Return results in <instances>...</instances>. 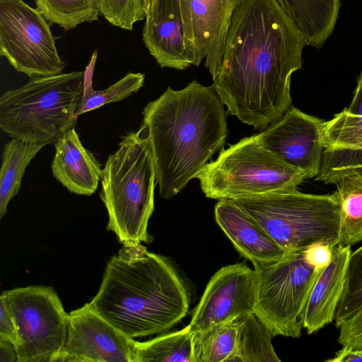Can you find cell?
I'll list each match as a JSON object with an SVG mask.
<instances>
[{
    "mask_svg": "<svg viewBox=\"0 0 362 362\" xmlns=\"http://www.w3.org/2000/svg\"><path fill=\"white\" fill-rule=\"evenodd\" d=\"M193 333L194 362H228L235 351L237 327L234 321Z\"/></svg>",
    "mask_w": 362,
    "mask_h": 362,
    "instance_id": "26",
    "label": "cell"
},
{
    "mask_svg": "<svg viewBox=\"0 0 362 362\" xmlns=\"http://www.w3.org/2000/svg\"><path fill=\"white\" fill-rule=\"evenodd\" d=\"M306 249L286 252L273 262L253 264L256 286L254 313L274 337L298 338L301 335L300 313L313 284L325 267H315L307 258Z\"/></svg>",
    "mask_w": 362,
    "mask_h": 362,
    "instance_id": "8",
    "label": "cell"
},
{
    "mask_svg": "<svg viewBox=\"0 0 362 362\" xmlns=\"http://www.w3.org/2000/svg\"><path fill=\"white\" fill-rule=\"evenodd\" d=\"M196 178L207 198L218 200L295 189L307 177L264 148L256 134L223 149Z\"/></svg>",
    "mask_w": 362,
    "mask_h": 362,
    "instance_id": "7",
    "label": "cell"
},
{
    "mask_svg": "<svg viewBox=\"0 0 362 362\" xmlns=\"http://www.w3.org/2000/svg\"><path fill=\"white\" fill-rule=\"evenodd\" d=\"M145 18L143 40L157 63L178 70L190 66L180 0H153Z\"/></svg>",
    "mask_w": 362,
    "mask_h": 362,
    "instance_id": "15",
    "label": "cell"
},
{
    "mask_svg": "<svg viewBox=\"0 0 362 362\" xmlns=\"http://www.w3.org/2000/svg\"><path fill=\"white\" fill-rule=\"evenodd\" d=\"M325 121L291 107L259 134L258 141L286 164L316 177L324 151Z\"/></svg>",
    "mask_w": 362,
    "mask_h": 362,
    "instance_id": "12",
    "label": "cell"
},
{
    "mask_svg": "<svg viewBox=\"0 0 362 362\" xmlns=\"http://www.w3.org/2000/svg\"><path fill=\"white\" fill-rule=\"evenodd\" d=\"M153 0H144L146 10L147 11Z\"/></svg>",
    "mask_w": 362,
    "mask_h": 362,
    "instance_id": "35",
    "label": "cell"
},
{
    "mask_svg": "<svg viewBox=\"0 0 362 362\" xmlns=\"http://www.w3.org/2000/svg\"><path fill=\"white\" fill-rule=\"evenodd\" d=\"M335 247L326 243H317L305 250L308 259L317 268L323 269L331 259Z\"/></svg>",
    "mask_w": 362,
    "mask_h": 362,
    "instance_id": "31",
    "label": "cell"
},
{
    "mask_svg": "<svg viewBox=\"0 0 362 362\" xmlns=\"http://www.w3.org/2000/svg\"><path fill=\"white\" fill-rule=\"evenodd\" d=\"M237 327L235 351L228 362H279L272 339L273 334L254 313L234 320Z\"/></svg>",
    "mask_w": 362,
    "mask_h": 362,
    "instance_id": "20",
    "label": "cell"
},
{
    "mask_svg": "<svg viewBox=\"0 0 362 362\" xmlns=\"http://www.w3.org/2000/svg\"><path fill=\"white\" fill-rule=\"evenodd\" d=\"M100 13L112 25L132 30L146 18L144 0H100Z\"/></svg>",
    "mask_w": 362,
    "mask_h": 362,
    "instance_id": "29",
    "label": "cell"
},
{
    "mask_svg": "<svg viewBox=\"0 0 362 362\" xmlns=\"http://www.w3.org/2000/svg\"><path fill=\"white\" fill-rule=\"evenodd\" d=\"M245 0H180L189 57L214 80L221 66L228 30L235 8Z\"/></svg>",
    "mask_w": 362,
    "mask_h": 362,
    "instance_id": "14",
    "label": "cell"
},
{
    "mask_svg": "<svg viewBox=\"0 0 362 362\" xmlns=\"http://www.w3.org/2000/svg\"><path fill=\"white\" fill-rule=\"evenodd\" d=\"M305 39L277 0H245L235 10L213 86L227 112L265 129L291 107V78Z\"/></svg>",
    "mask_w": 362,
    "mask_h": 362,
    "instance_id": "1",
    "label": "cell"
},
{
    "mask_svg": "<svg viewBox=\"0 0 362 362\" xmlns=\"http://www.w3.org/2000/svg\"><path fill=\"white\" fill-rule=\"evenodd\" d=\"M0 361L18 362L15 346L6 341L0 339Z\"/></svg>",
    "mask_w": 362,
    "mask_h": 362,
    "instance_id": "34",
    "label": "cell"
},
{
    "mask_svg": "<svg viewBox=\"0 0 362 362\" xmlns=\"http://www.w3.org/2000/svg\"><path fill=\"white\" fill-rule=\"evenodd\" d=\"M0 54L30 78L57 75L65 67L47 21L23 0H0Z\"/></svg>",
    "mask_w": 362,
    "mask_h": 362,
    "instance_id": "10",
    "label": "cell"
},
{
    "mask_svg": "<svg viewBox=\"0 0 362 362\" xmlns=\"http://www.w3.org/2000/svg\"><path fill=\"white\" fill-rule=\"evenodd\" d=\"M134 341L86 303L68 314L66 340L55 362H133Z\"/></svg>",
    "mask_w": 362,
    "mask_h": 362,
    "instance_id": "13",
    "label": "cell"
},
{
    "mask_svg": "<svg viewBox=\"0 0 362 362\" xmlns=\"http://www.w3.org/2000/svg\"><path fill=\"white\" fill-rule=\"evenodd\" d=\"M347 109L354 114L362 115V72L358 78L352 101Z\"/></svg>",
    "mask_w": 362,
    "mask_h": 362,
    "instance_id": "33",
    "label": "cell"
},
{
    "mask_svg": "<svg viewBox=\"0 0 362 362\" xmlns=\"http://www.w3.org/2000/svg\"><path fill=\"white\" fill-rule=\"evenodd\" d=\"M304 36L307 45L320 48L332 33L339 0H277Z\"/></svg>",
    "mask_w": 362,
    "mask_h": 362,
    "instance_id": "19",
    "label": "cell"
},
{
    "mask_svg": "<svg viewBox=\"0 0 362 362\" xmlns=\"http://www.w3.org/2000/svg\"><path fill=\"white\" fill-rule=\"evenodd\" d=\"M90 307L130 338L168 330L189 311L190 294L173 263L141 243L123 245L107 262Z\"/></svg>",
    "mask_w": 362,
    "mask_h": 362,
    "instance_id": "3",
    "label": "cell"
},
{
    "mask_svg": "<svg viewBox=\"0 0 362 362\" xmlns=\"http://www.w3.org/2000/svg\"><path fill=\"white\" fill-rule=\"evenodd\" d=\"M341 204V223L337 246L362 241V173L342 177L335 182Z\"/></svg>",
    "mask_w": 362,
    "mask_h": 362,
    "instance_id": "23",
    "label": "cell"
},
{
    "mask_svg": "<svg viewBox=\"0 0 362 362\" xmlns=\"http://www.w3.org/2000/svg\"><path fill=\"white\" fill-rule=\"evenodd\" d=\"M351 253V246H335L330 261L313 284L300 313V322L308 334L317 332L335 319Z\"/></svg>",
    "mask_w": 362,
    "mask_h": 362,
    "instance_id": "17",
    "label": "cell"
},
{
    "mask_svg": "<svg viewBox=\"0 0 362 362\" xmlns=\"http://www.w3.org/2000/svg\"><path fill=\"white\" fill-rule=\"evenodd\" d=\"M214 215L235 248L253 264L273 262L286 254L266 230L233 199H218Z\"/></svg>",
    "mask_w": 362,
    "mask_h": 362,
    "instance_id": "16",
    "label": "cell"
},
{
    "mask_svg": "<svg viewBox=\"0 0 362 362\" xmlns=\"http://www.w3.org/2000/svg\"><path fill=\"white\" fill-rule=\"evenodd\" d=\"M360 349V350L362 351V347H361V348H360V349Z\"/></svg>",
    "mask_w": 362,
    "mask_h": 362,
    "instance_id": "36",
    "label": "cell"
},
{
    "mask_svg": "<svg viewBox=\"0 0 362 362\" xmlns=\"http://www.w3.org/2000/svg\"><path fill=\"white\" fill-rule=\"evenodd\" d=\"M362 308V245L351 252L344 291L335 314L337 327L344 320Z\"/></svg>",
    "mask_w": 362,
    "mask_h": 362,
    "instance_id": "28",
    "label": "cell"
},
{
    "mask_svg": "<svg viewBox=\"0 0 362 362\" xmlns=\"http://www.w3.org/2000/svg\"><path fill=\"white\" fill-rule=\"evenodd\" d=\"M45 146L12 139L4 147L0 170V218L7 211L9 202L18 193L25 169Z\"/></svg>",
    "mask_w": 362,
    "mask_h": 362,
    "instance_id": "21",
    "label": "cell"
},
{
    "mask_svg": "<svg viewBox=\"0 0 362 362\" xmlns=\"http://www.w3.org/2000/svg\"><path fill=\"white\" fill-rule=\"evenodd\" d=\"M159 194L170 199L199 174L227 136L223 104L213 86L193 80L175 90L168 87L142 112Z\"/></svg>",
    "mask_w": 362,
    "mask_h": 362,
    "instance_id": "2",
    "label": "cell"
},
{
    "mask_svg": "<svg viewBox=\"0 0 362 362\" xmlns=\"http://www.w3.org/2000/svg\"><path fill=\"white\" fill-rule=\"evenodd\" d=\"M133 362H194V333L184 329L146 341H134Z\"/></svg>",
    "mask_w": 362,
    "mask_h": 362,
    "instance_id": "22",
    "label": "cell"
},
{
    "mask_svg": "<svg viewBox=\"0 0 362 362\" xmlns=\"http://www.w3.org/2000/svg\"><path fill=\"white\" fill-rule=\"evenodd\" d=\"M51 165L53 176L70 192L90 196L101 179V165L81 143L74 127L54 144Z\"/></svg>",
    "mask_w": 362,
    "mask_h": 362,
    "instance_id": "18",
    "label": "cell"
},
{
    "mask_svg": "<svg viewBox=\"0 0 362 362\" xmlns=\"http://www.w3.org/2000/svg\"><path fill=\"white\" fill-rule=\"evenodd\" d=\"M286 252L317 243L337 246L341 223L337 192L305 194L295 189L233 199Z\"/></svg>",
    "mask_w": 362,
    "mask_h": 362,
    "instance_id": "6",
    "label": "cell"
},
{
    "mask_svg": "<svg viewBox=\"0 0 362 362\" xmlns=\"http://www.w3.org/2000/svg\"><path fill=\"white\" fill-rule=\"evenodd\" d=\"M36 8L51 24L65 30L98 19L100 0H34Z\"/></svg>",
    "mask_w": 362,
    "mask_h": 362,
    "instance_id": "25",
    "label": "cell"
},
{
    "mask_svg": "<svg viewBox=\"0 0 362 362\" xmlns=\"http://www.w3.org/2000/svg\"><path fill=\"white\" fill-rule=\"evenodd\" d=\"M18 329L13 315L2 296H0V339L16 346L18 343Z\"/></svg>",
    "mask_w": 362,
    "mask_h": 362,
    "instance_id": "30",
    "label": "cell"
},
{
    "mask_svg": "<svg viewBox=\"0 0 362 362\" xmlns=\"http://www.w3.org/2000/svg\"><path fill=\"white\" fill-rule=\"evenodd\" d=\"M326 361L329 362H362V351L350 347L342 346L335 356Z\"/></svg>",
    "mask_w": 362,
    "mask_h": 362,
    "instance_id": "32",
    "label": "cell"
},
{
    "mask_svg": "<svg viewBox=\"0 0 362 362\" xmlns=\"http://www.w3.org/2000/svg\"><path fill=\"white\" fill-rule=\"evenodd\" d=\"M15 320L18 362H55L67 337L68 314L50 287L30 286L4 291Z\"/></svg>",
    "mask_w": 362,
    "mask_h": 362,
    "instance_id": "9",
    "label": "cell"
},
{
    "mask_svg": "<svg viewBox=\"0 0 362 362\" xmlns=\"http://www.w3.org/2000/svg\"><path fill=\"white\" fill-rule=\"evenodd\" d=\"M97 52L85 71L81 103L76 111V116L98 109L106 104L122 100L130 96L144 86L145 76L141 73L129 72L116 83L103 90L93 88L92 76Z\"/></svg>",
    "mask_w": 362,
    "mask_h": 362,
    "instance_id": "24",
    "label": "cell"
},
{
    "mask_svg": "<svg viewBox=\"0 0 362 362\" xmlns=\"http://www.w3.org/2000/svg\"><path fill=\"white\" fill-rule=\"evenodd\" d=\"M256 299L255 270L245 263L227 265L210 279L194 310L189 327L202 332L254 312Z\"/></svg>",
    "mask_w": 362,
    "mask_h": 362,
    "instance_id": "11",
    "label": "cell"
},
{
    "mask_svg": "<svg viewBox=\"0 0 362 362\" xmlns=\"http://www.w3.org/2000/svg\"><path fill=\"white\" fill-rule=\"evenodd\" d=\"M324 148H334L362 151V115L347 108L325 122Z\"/></svg>",
    "mask_w": 362,
    "mask_h": 362,
    "instance_id": "27",
    "label": "cell"
},
{
    "mask_svg": "<svg viewBox=\"0 0 362 362\" xmlns=\"http://www.w3.org/2000/svg\"><path fill=\"white\" fill-rule=\"evenodd\" d=\"M144 129L127 133L102 169L100 197L108 214L107 229L122 245L150 243L148 223L154 210L156 173Z\"/></svg>",
    "mask_w": 362,
    "mask_h": 362,
    "instance_id": "4",
    "label": "cell"
},
{
    "mask_svg": "<svg viewBox=\"0 0 362 362\" xmlns=\"http://www.w3.org/2000/svg\"><path fill=\"white\" fill-rule=\"evenodd\" d=\"M85 71L30 78L0 97V127L12 139L54 144L75 127Z\"/></svg>",
    "mask_w": 362,
    "mask_h": 362,
    "instance_id": "5",
    "label": "cell"
}]
</instances>
